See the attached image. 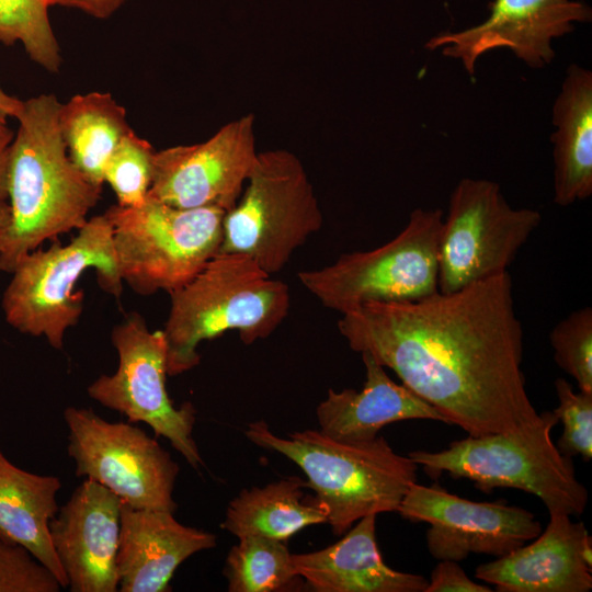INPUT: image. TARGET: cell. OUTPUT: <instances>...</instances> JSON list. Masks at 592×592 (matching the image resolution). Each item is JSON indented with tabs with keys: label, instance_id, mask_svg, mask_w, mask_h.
Instances as JSON below:
<instances>
[{
	"label": "cell",
	"instance_id": "33",
	"mask_svg": "<svg viewBox=\"0 0 592 592\" xmlns=\"http://www.w3.org/2000/svg\"><path fill=\"white\" fill-rule=\"evenodd\" d=\"M13 132L9 128L0 133V198L8 200V167Z\"/></svg>",
	"mask_w": 592,
	"mask_h": 592
},
{
	"label": "cell",
	"instance_id": "4",
	"mask_svg": "<svg viewBox=\"0 0 592 592\" xmlns=\"http://www.w3.org/2000/svg\"><path fill=\"white\" fill-rule=\"evenodd\" d=\"M167 341L168 376L200 364L198 345L227 331L244 344L271 335L287 317L289 287L237 253H217L186 285L170 293Z\"/></svg>",
	"mask_w": 592,
	"mask_h": 592
},
{
	"label": "cell",
	"instance_id": "15",
	"mask_svg": "<svg viewBox=\"0 0 592 592\" xmlns=\"http://www.w3.org/2000/svg\"><path fill=\"white\" fill-rule=\"evenodd\" d=\"M489 9L483 22L441 32L424 47L460 60L469 77L482 55L500 48L510 49L531 68H544L555 58L553 39L571 33L576 22L592 19L591 8L573 0H493Z\"/></svg>",
	"mask_w": 592,
	"mask_h": 592
},
{
	"label": "cell",
	"instance_id": "22",
	"mask_svg": "<svg viewBox=\"0 0 592 592\" xmlns=\"http://www.w3.org/2000/svg\"><path fill=\"white\" fill-rule=\"evenodd\" d=\"M60 488L58 477L24 470L0 448V537L30 551L66 589L67 579L49 535Z\"/></svg>",
	"mask_w": 592,
	"mask_h": 592
},
{
	"label": "cell",
	"instance_id": "20",
	"mask_svg": "<svg viewBox=\"0 0 592 592\" xmlns=\"http://www.w3.org/2000/svg\"><path fill=\"white\" fill-rule=\"evenodd\" d=\"M365 382L361 390H328L317 407L319 430L344 442L374 440L387 424L406 420L446 419L403 384L395 383L369 353L362 352Z\"/></svg>",
	"mask_w": 592,
	"mask_h": 592
},
{
	"label": "cell",
	"instance_id": "19",
	"mask_svg": "<svg viewBox=\"0 0 592 592\" xmlns=\"http://www.w3.org/2000/svg\"><path fill=\"white\" fill-rule=\"evenodd\" d=\"M377 514H368L337 543L293 554L295 571L316 592H424L428 579L388 567L376 540Z\"/></svg>",
	"mask_w": 592,
	"mask_h": 592
},
{
	"label": "cell",
	"instance_id": "12",
	"mask_svg": "<svg viewBox=\"0 0 592 592\" xmlns=\"http://www.w3.org/2000/svg\"><path fill=\"white\" fill-rule=\"evenodd\" d=\"M111 342L117 353V368L91 383L89 397L132 423H146L198 469L204 463L193 439L196 411L191 402L175 407L169 397L163 331H151L140 315L132 314L113 328Z\"/></svg>",
	"mask_w": 592,
	"mask_h": 592
},
{
	"label": "cell",
	"instance_id": "21",
	"mask_svg": "<svg viewBox=\"0 0 592 592\" xmlns=\"http://www.w3.org/2000/svg\"><path fill=\"white\" fill-rule=\"evenodd\" d=\"M554 202L568 206L592 194V72L569 65L553 105Z\"/></svg>",
	"mask_w": 592,
	"mask_h": 592
},
{
	"label": "cell",
	"instance_id": "7",
	"mask_svg": "<svg viewBox=\"0 0 592 592\" xmlns=\"http://www.w3.org/2000/svg\"><path fill=\"white\" fill-rule=\"evenodd\" d=\"M225 213L179 208L149 195L139 206L109 207L122 281L141 296L183 287L219 252Z\"/></svg>",
	"mask_w": 592,
	"mask_h": 592
},
{
	"label": "cell",
	"instance_id": "5",
	"mask_svg": "<svg viewBox=\"0 0 592 592\" xmlns=\"http://www.w3.org/2000/svg\"><path fill=\"white\" fill-rule=\"evenodd\" d=\"M90 269L95 270L103 291L121 296L113 227L105 214L88 218L67 244L36 249L18 264L2 295L5 321L61 350L67 330L77 325L83 310L84 295L76 291L77 282Z\"/></svg>",
	"mask_w": 592,
	"mask_h": 592
},
{
	"label": "cell",
	"instance_id": "23",
	"mask_svg": "<svg viewBox=\"0 0 592 592\" xmlns=\"http://www.w3.org/2000/svg\"><path fill=\"white\" fill-rule=\"evenodd\" d=\"M306 481L288 477L264 487L242 489L226 510L223 530L240 538L265 536L287 542L300 530L328 522L314 498L304 499Z\"/></svg>",
	"mask_w": 592,
	"mask_h": 592
},
{
	"label": "cell",
	"instance_id": "11",
	"mask_svg": "<svg viewBox=\"0 0 592 592\" xmlns=\"http://www.w3.org/2000/svg\"><path fill=\"white\" fill-rule=\"evenodd\" d=\"M64 420L77 477L102 485L134 508L174 513L180 467L156 437L132 422H110L90 408L68 407Z\"/></svg>",
	"mask_w": 592,
	"mask_h": 592
},
{
	"label": "cell",
	"instance_id": "16",
	"mask_svg": "<svg viewBox=\"0 0 592 592\" xmlns=\"http://www.w3.org/2000/svg\"><path fill=\"white\" fill-rule=\"evenodd\" d=\"M123 500L84 479L49 523V535L71 592H117L116 558Z\"/></svg>",
	"mask_w": 592,
	"mask_h": 592
},
{
	"label": "cell",
	"instance_id": "1",
	"mask_svg": "<svg viewBox=\"0 0 592 592\" xmlns=\"http://www.w3.org/2000/svg\"><path fill=\"white\" fill-rule=\"evenodd\" d=\"M339 332L471 436L514 433L540 420L521 368L523 330L509 272L451 293L369 301Z\"/></svg>",
	"mask_w": 592,
	"mask_h": 592
},
{
	"label": "cell",
	"instance_id": "35",
	"mask_svg": "<svg viewBox=\"0 0 592 592\" xmlns=\"http://www.w3.org/2000/svg\"><path fill=\"white\" fill-rule=\"evenodd\" d=\"M11 225V210L7 200L0 198V252L9 232Z\"/></svg>",
	"mask_w": 592,
	"mask_h": 592
},
{
	"label": "cell",
	"instance_id": "13",
	"mask_svg": "<svg viewBox=\"0 0 592 592\" xmlns=\"http://www.w3.org/2000/svg\"><path fill=\"white\" fill-rule=\"evenodd\" d=\"M397 512L411 522H424L426 546L436 560L462 561L471 554L504 556L542 532L536 516L499 499L475 502L447 490L412 483Z\"/></svg>",
	"mask_w": 592,
	"mask_h": 592
},
{
	"label": "cell",
	"instance_id": "27",
	"mask_svg": "<svg viewBox=\"0 0 592 592\" xmlns=\"http://www.w3.org/2000/svg\"><path fill=\"white\" fill-rule=\"evenodd\" d=\"M155 150L133 130L118 143L104 169V183L112 187L117 204L124 207L141 205L152 179Z\"/></svg>",
	"mask_w": 592,
	"mask_h": 592
},
{
	"label": "cell",
	"instance_id": "6",
	"mask_svg": "<svg viewBox=\"0 0 592 592\" xmlns=\"http://www.w3.org/2000/svg\"><path fill=\"white\" fill-rule=\"evenodd\" d=\"M539 414V422L527 430L468 435L444 451H414L408 456L432 478L447 473L470 480L486 493L496 488L519 489L539 498L548 512L580 515L588 490L577 479L571 457L553 443L558 418L553 411Z\"/></svg>",
	"mask_w": 592,
	"mask_h": 592
},
{
	"label": "cell",
	"instance_id": "31",
	"mask_svg": "<svg viewBox=\"0 0 592 592\" xmlns=\"http://www.w3.org/2000/svg\"><path fill=\"white\" fill-rule=\"evenodd\" d=\"M492 589L471 580L454 560H440L431 573L424 592H491Z\"/></svg>",
	"mask_w": 592,
	"mask_h": 592
},
{
	"label": "cell",
	"instance_id": "26",
	"mask_svg": "<svg viewBox=\"0 0 592 592\" xmlns=\"http://www.w3.org/2000/svg\"><path fill=\"white\" fill-rule=\"evenodd\" d=\"M49 8L48 0H0V42L8 46L22 44L31 60L56 73L61 56Z\"/></svg>",
	"mask_w": 592,
	"mask_h": 592
},
{
	"label": "cell",
	"instance_id": "14",
	"mask_svg": "<svg viewBox=\"0 0 592 592\" xmlns=\"http://www.w3.org/2000/svg\"><path fill=\"white\" fill-rule=\"evenodd\" d=\"M254 117L224 125L209 139L155 151L150 197L179 208L231 209L254 164Z\"/></svg>",
	"mask_w": 592,
	"mask_h": 592
},
{
	"label": "cell",
	"instance_id": "10",
	"mask_svg": "<svg viewBox=\"0 0 592 592\" xmlns=\"http://www.w3.org/2000/svg\"><path fill=\"white\" fill-rule=\"evenodd\" d=\"M540 221L536 209L511 207L497 182L462 179L451 194L439 235V292H455L509 272Z\"/></svg>",
	"mask_w": 592,
	"mask_h": 592
},
{
	"label": "cell",
	"instance_id": "8",
	"mask_svg": "<svg viewBox=\"0 0 592 592\" xmlns=\"http://www.w3.org/2000/svg\"><path fill=\"white\" fill-rule=\"evenodd\" d=\"M322 223L299 159L284 149L258 152L244 191L225 213L218 253L246 255L273 275Z\"/></svg>",
	"mask_w": 592,
	"mask_h": 592
},
{
	"label": "cell",
	"instance_id": "25",
	"mask_svg": "<svg viewBox=\"0 0 592 592\" xmlns=\"http://www.w3.org/2000/svg\"><path fill=\"white\" fill-rule=\"evenodd\" d=\"M238 539L223 569L229 592L296 591L305 584L286 542L258 535Z\"/></svg>",
	"mask_w": 592,
	"mask_h": 592
},
{
	"label": "cell",
	"instance_id": "2",
	"mask_svg": "<svg viewBox=\"0 0 592 592\" xmlns=\"http://www.w3.org/2000/svg\"><path fill=\"white\" fill-rule=\"evenodd\" d=\"M61 103L54 94L22 101L9 152L8 200L11 225L0 252V270L18 264L47 240L78 230L100 200L72 162L59 129Z\"/></svg>",
	"mask_w": 592,
	"mask_h": 592
},
{
	"label": "cell",
	"instance_id": "18",
	"mask_svg": "<svg viewBox=\"0 0 592 592\" xmlns=\"http://www.w3.org/2000/svg\"><path fill=\"white\" fill-rule=\"evenodd\" d=\"M217 545L216 535L178 522L173 512L123 502L116 558L119 592H167L178 567Z\"/></svg>",
	"mask_w": 592,
	"mask_h": 592
},
{
	"label": "cell",
	"instance_id": "24",
	"mask_svg": "<svg viewBox=\"0 0 592 592\" xmlns=\"http://www.w3.org/2000/svg\"><path fill=\"white\" fill-rule=\"evenodd\" d=\"M58 122L72 162L102 186L109 158L132 130L125 109L107 92L77 94L60 105Z\"/></svg>",
	"mask_w": 592,
	"mask_h": 592
},
{
	"label": "cell",
	"instance_id": "3",
	"mask_svg": "<svg viewBox=\"0 0 592 592\" xmlns=\"http://www.w3.org/2000/svg\"><path fill=\"white\" fill-rule=\"evenodd\" d=\"M253 444L281 453L306 475L314 500L327 512L334 535H343L368 514L397 512L418 465L397 454L383 436L364 442L332 439L320 430L275 435L263 420L244 431Z\"/></svg>",
	"mask_w": 592,
	"mask_h": 592
},
{
	"label": "cell",
	"instance_id": "29",
	"mask_svg": "<svg viewBox=\"0 0 592 592\" xmlns=\"http://www.w3.org/2000/svg\"><path fill=\"white\" fill-rule=\"evenodd\" d=\"M558 407L553 412L563 425L558 451L568 456L592 458V392H576L567 379L555 380Z\"/></svg>",
	"mask_w": 592,
	"mask_h": 592
},
{
	"label": "cell",
	"instance_id": "34",
	"mask_svg": "<svg viewBox=\"0 0 592 592\" xmlns=\"http://www.w3.org/2000/svg\"><path fill=\"white\" fill-rule=\"evenodd\" d=\"M22 101L8 94L0 86V133L9 129L8 119L15 118Z\"/></svg>",
	"mask_w": 592,
	"mask_h": 592
},
{
	"label": "cell",
	"instance_id": "32",
	"mask_svg": "<svg viewBox=\"0 0 592 592\" xmlns=\"http://www.w3.org/2000/svg\"><path fill=\"white\" fill-rule=\"evenodd\" d=\"M128 0H48L49 7L58 5L79 10L92 18L104 20L112 16Z\"/></svg>",
	"mask_w": 592,
	"mask_h": 592
},
{
	"label": "cell",
	"instance_id": "9",
	"mask_svg": "<svg viewBox=\"0 0 592 592\" xmlns=\"http://www.w3.org/2000/svg\"><path fill=\"white\" fill-rule=\"evenodd\" d=\"M443 210L415 208L390 241L341 254L332 264L298 273L322 306L341 315L369 301L415 300L439 292L437 242Z\"/></svg>",
	"mask_w": 592,
	"mask_h": 592
},
{
	"label": "cell",
	"instance_id": "28",
	"mask_svg": "<svg viewBox=\"0 0 592 592\" xmlns=\"http://www.w3.org/2000/svg\"><path fill=\"white\" fill-rule=\"evenodd\" d=\"M557 365L592 392V308L584 306L560 320L549 333Z\"/></svg>",
	"mask_w": 592,
	"mask_h": 592
},
{
	"label": "cell",
	"instance_id": "17",
	"mask_svg": "<svg viewBox=\"0 0 592 592\" xmlns=\"http://www.w3.org/2000/svg\"><path fill=\"white\" fill-rule=\"evenodd\" d=\"M549 516L532 543L478 566L475 577L500 592H589L592 542L587 527L561 511Z\"/></svg>",
	"mask_w": 592,
	"mask_h": 592
},
{
	"label": "cell",
	"instance_id": "30",
	"mask_svg": "<svg viewBox=\"0 0 592 592\" xmlns=\"http://www.w3.org/2000/svg\"><path fill=\"white\" fill-rule=\"evenodd\" d=\"M53 572L22 546L0 537V592H58Z\"/></svg>",
	"mask_w": 592,
	"mask_h": 592
}]
</instances>
